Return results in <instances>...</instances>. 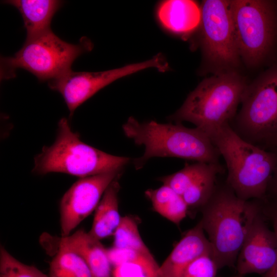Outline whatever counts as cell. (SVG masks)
I'll use <instances>...</instances> for the list:
<instances>
[{
    "label": "cell",
    "instance_id": "6da1fadb",
    "mask_svg": "<svg viewBox=\"0 0 277 277\" xmlns=\"http://www.w3.org/2000/svg\"><path fill=\"white\" fill-rule=\"evenodd\" d=\"M262 200H244L227 184L216 186L201 209L200 221L211 244L219 269L235 265L249 229L262 210Z\"/></svg>",
    "mask_w": 277,
    "mask_h": 277
},
{
    "label": "cell",
    "instance_id": "7a4b0ae2",
    "mask_svg": "<svg viewBox=\"0 0 277 277\" xmlns=\"http://www.w3.org/2000/svg\"><path fill=\"white\" fill-rule=\"evenodd\" d=\"M227 165L226 184L240 199L263 200L277 166V150H266L247 142L229 124L210 136Z\"/></svg>",
    "mask_w": 277,
    "mask_h": 277
},
{
    "label": "cell",
    "instance_id": "3957f363",
    "mask_svg": "<svg viewBox=\"0 0 277 277\" xmlns=\"http://www.w3.org/2000/svg\"><path fill=\"white\" fill-rule=\"evenodd\" d=\"M125 135L137 145H143L142 156L134 161L139 169L153 157H175L207 163H219V151L206 133L177 123H140L130 117L122 126Z\"/></svg>",
    "mask_w": 277,
    "mask_h": 277
},
{
    "label": "cell",
    "instance_id": "277c9868",
    "mask_svg": "<svg viewBox=\"0 0 277 277\" xmlns=\"http://www.w3.org/2000/svg\"><path fill=\"white\" fill-rule=\"evenodd\" d=\"M247 85L236 70L214 74L198 85L170 118L190 122L210 137L234 118Z\"/></svg>",
    "mask_w": 277,
    "mask_h": 277
},
{
    "label": "cell",
    "instance_id": "5b68a950",
    "mask_svg": "<svg viewBox=\"0 0 277 277\" xmlns=\"http://www.w3.org/2000/svg\"><path fill=\"white\" fill-rule=\"evenodd\" d=\"M130 158L108 154L89 146L73 132L66 118L58 123L56 140L34 159L32 171L44 175L60 172L81 178L121 171Z\"/></svg>",
    "mask_w": 277,
    "mask_h": 277
},
{
    "label": "cell",
    "instance_id": "8992f818",
    "mask_svg": "<svg viewBox=\"0 0 277 277\" xmlns=\"http://www.w3.org/2000/svg\"><path fill=\"white\" fill-rule=\"evenodd\" d=\"M93 48L91 41L83 37L77 44L67 43L52 30L29 39L13 56L1 60V80L15 76L18 69L34 75L41 82L53 81L71 70L73 62Z\"/></svg>",
    "mask_w": 277,
    "mask_h": 277
},
{
    "label": "cell",
    "instance_id": "52a82bcc",
    "mask_svg": "<svg viewBox=\"0 0 277 277\" xmlns=\"http://www.w3.org/2000/svg\"><path fill=\"white\" fill-rule=\"evenodd\" d=\"M233 130L242 138L263 144L277 133V66L248 84Z\"/></svg>",
    "mask_w": 277,
    "mask_h": 277
},
{
    "label": "cell",
    "instance_id": "ba28073f",
    "mask_svg": "<svg viewBox=\"0 0 277 277\" xmlns=\"http://www.w3.org/2000/svg\"><path fill=\"white\" fill-rule=\"evenodd\" d=\"M240 58L249 67L260 64L270 51L275 32V17L271 2L230 1Z\"/></svg>",
    "mask_w": 277,
    "mask_h": 277
},
{
    "label": "cell",
    "instance_id": "9c48e42d",
    "mask_svg": "<svg viewBox=\"0 0 277 277\" xmlns=\"http://www.w3.org/2000/svg\"><path fill=\"white\" fill-rule=\"evenodd\" d=\"M201 46L214 74L235 70L239 55L230 1L205 0L200 6Z\"/></svg>",
    "mask_w": 277,
    "mask_h": 277
},
{
    "label": "cell",
    "instance_id": "30bf717a",
    "mask_svg": "<svg viewBox=\"0 0 277 277\" xmlns=\"http://www.w3.org/2000/svg\"><path fill=\"white\" fill-rule=\"evenodd\" d=\"M150 68L160 72L169 69L165 57L159 53L147 61L104 71L75 72L71 70L49 82L48 86L62 95L71 116L78 106L102 88L119 78Z\"/></svg>",
    "mask_w": 277,
    "mask_h": 277
},
{
    "label": "cell",
    "instance_id": "8fae6325",
    "mask_svg": "<svg viewBox=\"0 0 277 277\" xmlns=\"http://www.w3.org/2000/svg\"><path fill=\"white\" fill-rule=\"evenodd\" d=\"M121 171L81 178L66 192L60 204L62 236L70 235L74 228L96 209L107 188L112 182L118 179Z\"/></svg>",
    "mask_w": 277,
    "mask_h": 277
},
{
    "label": "cell",
    "instance_id": "7c38bea8",
    "mask_svg": "<svg viewBox=\"0 0 277 277\" xmlns=\"http://www.w3.org/2000/svg\"><path fill=\"white\" fill-rule=\"evenodd\" d=\"M266 221L261 210L251 224L236 259L239 275L265 274L276 264L277 237Z\"/></svg>",
    "mask_w": 277,
    "mask_h": 277
},
{
    "label": "cell",
    "instance_id": "4fadbf2b",
    "mask_svg": "<svg viewBox=\"0 0 277 277\" xmlns=\"http://www.w3.org/2000/svg\"><path fill=\"white\" fill-rule=\"evenodd\" d=\"M206 254L212 256V248L199 222L185 234L160 265V276L177 277L189 264Z\"/></svg>",
    "mask_w": 277,
    "mask_h": 277
},
{
    "label": "cell",
    "instance_id": "5bb4252c",
    "mask_svg": "<svg viewBox=\"0 0 277 277\" xmlns=\"http://www.w3.org/2000/svg\"><path fill=\"white\" fill-rule=\"evenodd\" d=\"M60 243L80 256L89 268L93 277H111V264L108 249L89 232L81 229L62 236Z\"/></svg>",
    "mask_w": 277,
    "mask_h": 277
},
{
    "label": "cell",
    "instance_id": "9a60e30c",
    "mask_svg": "<svg viewBox=\"0 0 277 277\" xmlns=\"http://www.w3.org/2000/svg\"><path fill=\"white\" fill-rule=\"evenodd\" d=\"M5 3L15 7L21 13L26 39H29L51 30V23L63 2L56 0H9Z\"/></svg>",
    "mask_w": 277,
    "mask_h": 277
},
{
    "label": "cell",
    "instance_id": "2e32d148",
    "mask_svg": "<svg viewBox=\"0 0 277 277\" xmlns=\"http://www.w3.org/2000/svg\"><path fill=\"white\" fill-rule=\"evenodd\" d=\"M158 16L166 28L177 33L185 34L200 24L201 11L200 6L193 1L169 0L161 4Z\"/></svg>",
    "mask_w": 277,
    "mask_h": 277
},
{
    "label": "cell",
    "instance_id": "e0dca14e",
    "mask_svg": "<svg viewBox=\"0 0 277 277\" xmlns=\"http://www.w3.org/2000/svg\"><path fill=\"white\" fill-rule=\"evenodd\" d=\"M116 179L106 190L96 209L89 233L101 240L113 235L122 217L118 210V193L120 186Z\"/></svg>",
    "mask_w": 277,
    "mask_h": 277
},
{
    "label": "cell",
    "instance_id": "ac0fdd59",
    "mask_svg": "<svg viewBox=\"0 0 277 277\" xmlns=\"http://www.w3.org/2000/svg\"><path fill=\"white\" fill-rule=\"evenodd\" d=\"M146 196L150 201L153 210L169 221L179 225L186 216L188 207L181 195L168 186L149 189Z\"/></svg>",
    "mask_w": 277,
    "mask_h": 277
},
{
    "label": "cell",
    "instance_id": "d6986e66",
    "mask_svg": "<svg viewBox=\"0 0 277 277\" xmlns=\"http://www.w3.org/2000/svg\"><path fill=\"white\" fill-rule=\"evenodd\" d=\"M223 171L219 164L211 163L207 170L181 195L190 209H201L210 199L216 187L217 175Z\"/></svg>",
    "mask_w": 277,
    "mask_h": 277
},
{
    "label": "cell",
    "instance_id": "ffe728a7",
    "mask_svg": "<svg viewBox=\"0 0 277 277\" xmlns=\"http://www.w3.org/2000/svg\"><path fill=\"white\" fill-rule=\"evenodd\" d=\"M49 277H93L87 264L76 253L60 243L50 264Z\"/></svg>",
    "mask_w": 277,
    "mask_h": 277
},
{
    "label": "cell",
    "instance_id": "44dd1931",
    "mask_svg": "<svg viewBox=\"0 0 277 277\" xmlns=\"http://www.w3.org/2000/svg\"><path fill=\"white\" fill-rule=\"evenodd\" d=\"M109 259L115 267L125 265L136 266L144 277H161L159 265L153 256L133 250L112 247L108 249Z\"/></svg>",
    "mask_w": 277,
    "mask_h": 277
},
{
    "label": "cell",
    "instance_id": "7402d4cb",
    "mask_svg": "<svg viewBox=\"0 0 277 277\" xmlns=\"http://www.w3.org/2000/svg\"><path fill=\"white\" fill-rule=\"evenodd\" d=\"M113 247L126 248L153 256L143 242L139 232L136 220L131 216L122 217L120 223L114 233Z\"/></svg>",
    "mask_w": 277,
    "mask_h": 277
},
{
    "label": "cell",
    "instance_id": "603a6c76",
    "mask_svg": "<svg viewBox=\"0 0 277 277\" xmlns=\"http://www.w3.org/2000/svg\"><path fill=\"white\" fill-rule=\"evenodd\" d=\"M211 163L197 162L186 164L184 167L172 174L159 178L163 185L172 188L182 195L184 191L209 168Z\"/></svg>",
    "mask_w": 277,
    "mask_h": 277
},
{
    "label": "cell",
    "instance_id": "cb8c5ba5",
    "mask_svg": "<svg viewBox=\"0 0 277 277\" xmlns=\"http://www.w3.org/2000/svg\"><path fill=\"white\" fill-rule=\"evenodd\" d=\"M0 277H49L36 267L25 264L3 246L0 248Z\"/></svg>",
    "mask_w": 277,
    "mask_h": 277
},
{
    "label": "cell",
    "instance_id": "d4e9b609",
    "mask_svg": "<svg viewBox=\"0 0 277 277\" xmlns=\"http://www.w3.org/2000/svg\"><path fill=\"white\" fill-rule=\"evenodd\" d=\"M218 269L212 255L206 254L191 262L177 277H216Z\"/></svg>",
    "mask_w": 277,
    "mask_h": 277
},
{
    "label": "cell",
    "instance_id": "484cf974",
    "mask_svg": "<svg viewBox=\"0 0 277 277\" xmlns=\"http://www.w3.org/2000/svg\"><path fill=\"white\" fill-rule=\"evenodd\" d=\"M262 213L267 221H270L277 237V199L267 196L262 200ZM266 277H277V262L265 273Z\"/></svg>",
    "mask_w": 277,
    "mask_h": 277
},
{
    "label": "cell",
    "instance_id": "4316f807",
    "mask_svg": "<svg viewBox=\"0 0 277 277\" xmlns=\"http://www.w3.org/2000/svg\"><path fill=\"white\" fill-rule=\"evenodd\" d=\"M267 196L277 199V166L269 185Z\"/></svg>",
    "mask_w": 277,
    "mask_h": 277
},
{
    "label": "cell",
    "instance_id": "83f0119b",
    "mask_svg": "<svg viewBox=\"0 0 277 277\" xmlns=\"http://www.w3.org/2000/svg\"><path fill=\"white\" fill-rule=\"evenodd\" d=\"M263 145L269 150H277V133L267 140Z\"/></svg>",
    "mask_w": 277,
    "mask_h": 277
},
{
    "label": "cell",
    "instance_id": "f1b7e54d",
    "mask_svg": "<svg viewBox=\"0 0 277 277\" xmlns=\"http://www.w3.org/2000/svg\"><path fill=\"white\" fill-rule=\"evenodd\" d=\"M234 277H243L242 275H236V276H235Z\"/></svg>",
    "mask_w": 277,
    "mask_h": 277
}]
</instances>
